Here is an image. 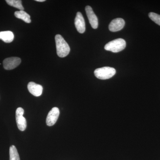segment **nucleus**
<instances>
[{
    "mask_svg": "<svg viewBox=\"0 0 160 160\" xmlns=\"http://www.w3.org/2000/svg\"><path fill=\"white\" fill-rule=\"evenodd\" d=\"M86 11L87 17L88 18L89 23H90L92 27L94 29H97L98 26V18L95 14L91 6H86Z\"/></svg>",
    "mask_w": 160,
    "mask_h": 160,
    "instance_id": "7",
    "label": "nucleus"
},
{
    "mask_svg": "<svg viewBox=\"0 0 160 160\" xmlns=\"http://www.w3.org/2000/svg\"><path fill=\"white\" fill-rule=\"evenodd\" d=\"M6 3L10 6L20 9V10H24V8L22 5V1L20 0H6Z\"/></svg>",
    "mask_w": 160,
    "mask_h": 160,
    "instance_id": "14",
    "label": "nucleus"
},
{
    "mask_svg": "<svg viewBox=\"0 0 160 160\" xmlns=\"http://www.w3.org/2000/svg\"><path fill=\"white\" fill-rule=\"evenodd\" d=\"M60 115L59 109L57 107H53L49 112L46 118V122L47 126H53L58 118Z\"/></svg>",
    "mask_w": 160,
    "mask_h": 160,
    "instance_id": "6",
    "label": "nucleus"
},
{
    "mask_svg": "<svg viewBox=\"0 0 160 160\" xmlns=\"http://www.w3.org/2000/svg\"><path fill=\"white\" fill-rule=\"evenodd\" d=\"M75 25L77 30L80 33H83L86 31V24L85 20L81 12L77 13L75 19Z\"/></svg>",
    "mask_w": 160,
    "mask_h": 160,
    "instance_id": "8",
    "label": "nucleus"
},
{
    "mask_svg": "<svg viewBox=\"0 0 160 160\" xmlns=\"http://www.w3.org/2000/svg\"><path fill=\"white\" fill-rule=\"evenodd\" d=\"M14 34L10 31L0 32V39L6 43H10L14 39Z\"/></svg>",
    "mask_w": 160,
    "mask_h": 160,
    "instance_id": "11",
    "label": "nucleus"
},
{
    "mask_svg": "<svg viewBox=\"0 0 160 160\" xmlns=\"http://www.w3.org/2000/svg\"><path fill=\"white\" fill-rule=\"evenodd\" d=\"M55 38L58 55L60 58L66 57L70 52L69 45L61 35H56Z\"/></svg>",
    "mask_w": 160,
    "mask_h": 160,
    "instance_id": "1",
    "label": "nucleus"
},
{
    "mask_svg": "<svg viewBox=\"0 0 160 160\" xmlns=\"http://www.w3.org/2000/svg\"><path fill=\"white\" fill-rule=\"evenodd\" d=\"M36 1L38 2H44L46 1L45 0H36Z\"/></svg>",
    "mask_w": 160,
    "mask_h": 160,
    "instance_id": "16",
    "label": "nucleus"
},
{
    "mask_svg": "<svg viewBox=\"0 0 160 160\" xmlns=\"http://www.w3.org/2000/svg\"><path fill=\"white\" fill-rule=\"evenodd\" d=\"M149 17L153 22L160 26V15L150 12L149 13Z\"/></svg>",
    "mask_w": 160,
    "mask_h": 160,
    "instance_id": "15",
    "label": "nucleus"
},
{
    "mask_svg": "<svg viewBox=\"0 0 160 160\" xmlns=\"http://www.w3.org/2000/svg\"><path fill=\"white\" fill-rule=\"evenodd\" d=\"M14 15L18 18L22 20L25 22L27 23L31 22V20L30 15L24 10L16 11L14 13Z\"/></svg>",
    "mask_w": 160,
    "mask_h": 160,
    "instance_id": "12",
    "label": "nucleus"
},
{
    "mask_svg": "<svg viewBox=\"0 0 160 160\" xmlns=\"http://www.w3.org/2000/svg\"><path fill=\"white\" fill-rule=\"evenodd\" d=\"M126 47V41L122 38H118L106 44L105 49L107 51L118 52L125 49Z\"/></svg>",
    "mask_w": 160,
    "mask_h": 160,
    "instance_id": "2",
    "label": "nucleus"
},
{
    "mask_svg": "<svg viewBox=\"0 0 160 160\" xmlns=\"http://www.w3.org/2000/svg\"><path fill=\"white\" fill-rule=\"evenodd\" d=\"M125 25V21L122 18H118L112 21L109 25V29L112 32L120 31L123 29Z\"/></svg>",
    "mask_w": 160,
    "mask_h": 160,
    "instance_id": "9",
    "label": "nucleus"
},
{
    "mask_svg": "<svg viewBox=\"0 0 160 160\" xmlns=\"http://www.w3.org/2000/svg\"><path fill=\"white\" fill-rule=\"evenodd\" d=\"M21 59L19 58H7L3 61L4 69L6 70H12L17 67L21 64Z\"/></svg>",
    "mask_w": 160,
    "mask_h": 160,
    "instance_id": "5",
    "label": "nucleus"
},
{
    "mask_svg": "<svg viewBox=\"0 0 160 160\" xmlns=\"http://www.w3.org/2000/svg\"><path fill=\"white\" fill-rule=\"evenodd\" d=\"M24 114V110L23 108L19 107L16 111V120L18 128L21 131H23L26 130L27 127V122L26 118L23 117Z\"/></svg>",
    "mask_w": 160,
    "mask_h": 160,
    "instance_id": "4",
    "label": "nucleus"
},
{
    "mask_svg": "<svg viewBox=\"0 0 160 160\" xmlns=\"http://www.w3.org/2000/svg\"><path fill=\"white\" fill-rule=\"evenodd\" d=\"M9 157L10 160H20L16 147L13 145L10 146L9 148Z\"/></svg>",
    "mask_w": 160,
    "mask_h": 160,
    "instance_id": "13",
    "label": "nucleus"
},
{
    "mask_svg": "<svg viewBox=\"0 0 160 160\" xmlns=\"http://www.w3.org/2000/svg\"><path fill=\"white\" fill-rule=\"evenodd\" d=\"M115 69L110 67H104L98 68L94 71L96 77L101 80H106L110 78L115 74Z\"/></svg>",
    "mask_w": 160,
    "mask_h": 160,
    "instance_id": "3",
    "label": "nucleus"
},
{
    "mask_svg": "<svg viewBox=\"0 0 160 160\" xmlns=\"http://www.w3.org/2000/svg\"><path fill=\"white\" fill-rule=\"evenodd\" d=\"M28 89L29 92L35 97L40 96L42 93V86L33 82L29 83Z\"/></svg>",
    "mask_w": 160,
    "mask_h": 160,
    "instance_id": "10",
    "label": "nucleus"
}]
</instances>
